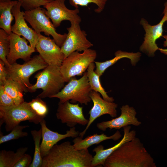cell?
Listing matches in <instances>:
<instances>
[{"instance_id":"cell-1","label":"cell","mask_w":167,"mask_h":167,"mask_svg":"<svg viewBox=\"0 0 167 167\" xmlns=\"http://www.w3.org/2000/svg\"><path fill=\"white\" fill-rule=\"evenodd\" d=\"M104 167H156L153 158L135 137L122 144L106 159Z\"/></svg>"},{"instance_id":"cell-2","label":"cell","mask_w":167,"mask_h":167,"mask_svg":"<svg viewBox=\"0 0 167 167\" xmlns=\"http://www.w3.org/2000/svg\"><path fill=\"white\" fill-rule=\"evenodd\" d=\"M88 149L77 150L69 141L54 145L43 157L41 167H92Z\"/></svg>"},{"instance_id":"cell-3","label":"cell","mask_w":167,"mask_h":167,"mask_svg":"<svg viewBox=\"0 0 167 167\" xmlns=\"http://www.w3.org/2000/svg\"><path fill=\"white\" fill-rule=\"evenodd\" d=\"M36 83L27 89V92H33L38 89L42 92L37 97L41 98H50L64 87L65 80L60 71V66L48 65L35 76Z\"/></svg>"},{"instance_id":"cell-4","label":"cell","mask_w":167,"mask_h":167,"mask_svg":"<svg viewBox=\"0 0 167 167\" xmlns=\"http://www.w3.org/2000/svg\"><path fill=\"white\" fill-rule=\"evenodd\" d=\"M0 126L3 123L7 132L11 131L20 122L28 121L36 124H40L44 118L36 114L29 106L28 102L24 101L19 105H0Z\"/></svg>"},{"instance_id":"cell-5","label":"cell","mask_w":167,"mask_h":167,"mask_svg":"<svg viewBox=\"0 0 167 167\" xmlns=\"http://www.w3.org/2000/svg\"><path fill=\"white\" fill-rule=\"evenodd\" d=\"M92 91L86 71L79 79H77L75 77L71 78L60 91L50 98H58L61 103L71 100L70 102L72 103L78 102L87 105L92 101L90 96Z\"/></svg>"},{"instance_id":"cell-6","label":"cell","mask_w":167,"mask_h":167,"mask_svg":"<svg viewBox=\"0 0 167 167\" xmlns=\"http://www.w3.org/2000/svg\"><path fill=\"white\" fill-rule=\"evenodd\" d=\"M97 56L96 51L90 48L80 53L74 52L64 59L60 66V71L66 82L76 75L82 76L89 65L94 62Z\"/></svg>"},{"instance_id":"cell-7","label":"cell","mask_w":167,"mask_h":167,"mask_svg":"<svg viewBox=\"0 0 167 167\" xmlns=\"http://www.w3.org/2000/svg\"><path fill=\"white\" fill-rule=\"evenodd\" d=\"M45 11V9L41 7L25 11V19L37 34L43 32L46 36L51 35L56 44L61 47L67 34H61L57 32L56 28L46 14Z\"/></svg>"},{"instance_id":"cell-8","label":"cell","mask_w":167,"mask_h":167,"mask_svg":"<svg viewBox=\"0 0 167 167\" xmlns=\"http://www.w3.org/2000/svg\"><path fill=\"white\" fill-rule=\"evenodd\" d=\"M48 65L39 54L36 55L22 64L15 62L6 66L8 77L20 83L27 88L32 85L29 82V78L36 72L44 69Z\"/></svg>"},{"instance_id":"cell-9","label":"cell","mask_w":167,"mask_h":167,"mask_svg":"<svg viewBox=\"0 0 167 167\" xmlns=\"http://www.w3.org/2000/svg\"><path fill=\"white\" fill-rule=\"evenodd\" d=\"M163 13L164 15L161 20L156 25H150L144 18L141 19L140 21V24L143 28L145 34L144 41L140 47V50L149 57H154L155 52L159 50L156 41L163 36V27L164 23L167 20V1L164 4Z\"/></svg>"},{"instance_id":"cell-10","label":"cell","mask_w":167,"mask_h":167,"mask_svg":"<svg viewBox=\"0 0 167 167\" xmlns=\"http://www.w3.org/2000/svg\"><path fill=\"white\" fill-rule=\"evenodd\" d=\"M68 31L66 39L61 47L65 59L72 52L84 51L93 46V45L87 38L86 32L81 30L79 24L71 22Z\"/></svg>"},{"instance_id":"cell-11","label":"cell","mask_w":167,"mask_h":167,"mask_svg":"<svg viewBox=\"0 0 167 167\" xmlns=\"http://www.w3.org/2000/svg\"><path fill=\"white\" fill-rule=\"evenodd\" d=\"M65 0H52L44 7L46 9L45 14L50 19L55 28L59 26L61 22L68 20L70 23L80 24L81 19L78 15V8L74 10L68 8L65 4Z\"/></svg>"},{"instance_id":"cell-12","label":"cell","mask_w":167,"mask_h":167,"mask_svg":"<svg viewBox=\"0 0 167 167\" xmlns=\"http://www.w3.org/2000/svg\"><path fill=\"white\" fill-rule=\"evenodd\" d=\"M38 36L35 47L36 51L48 65L60 66L65 59L61 47L49 36L41 34H39Z\"/></svg>"},{"instance_id":"cell-13","label":"cell","mask_w":167,"mask_h":167,"mask_svg":"<svg viewBox=\"0 0 167 167\" xmlns=\"http://www.w3.org/2000/svg\"><path fill=\"white\" fill-rule=\"evenodd\" d=\"M83 108L79 103L73 104L69 101L59 102L56 113L58 119L62 123H65L70 128L75 127L77 124L87 125L88 119L86 118L83 113Z\"/></svg>"},{"instance_id":"cell-14","label":"cell","mask_w":167,"mask_h":167,"mask_svg":"<svg viewBox=\"0 0 167 167\" xmlns=\"http://www.w3.org/2000/svg\"><path fill=\"white\" fill-rule=\"evenodd\" d=\"M100 94L93 90L90 92V96L93 105L88 113L90 116L88 123L85 129L79 133V136L81 138H83L90 126L98 118L105 114H109L112 118L117 116L118 104L104 100Z\"/></svg>"},{"instance_id":"cell-15","label":"cell","mask_w":167,"mask_h":167,"mask_svg":"<svg viewBox=\"0 0 167 167\" xmlns=\"http://www.w3.org/2000/svg\"><path fill=\"white\" fill-rule=\"evenodd\" d=\"M120 109L121 113L120 116L110 120L97 123L96 126L98 129L105 131L108 128L119 129L128 125L139 126L141 124V122L136 117L137 112L134 108L126 105Z\"/></svg>"},{"instance_id":"cell-16","label":"cell","mask_w":167,"mask_h":167,"mask_svg":"<svg viewBox=\"0 0 167 167\" xmlns=\"http://www.w3.org/2000/svg\"><path fill=\"white\" fill-rule=\"evenodd\" d=\"M21 2L18 1L12 9L15 23L11 27V32L19 36H23L28 41L30 45L35 49L38 40V34L28 25L24 17L25 12L21 11Z\"/></svg>"},{"instance_id":"cell-17","label":"cell","mask_w":167,"mask_h":167,"mask_svg":"<svg viewBox=\"0 0 167 167\" xmlns=\"http://www.w3.org/2000/svg\"><path fill=\"white\" fill-rule=\"evenodd\" d=\"M10 49L7 59L11 64L15 62L17 60L21 59L27 62L31 59L32 53L35 49L28 45L26 39L12 32L9 35Z\"/></svg>"},{"instance_id":"cell-18","label":"cell","mask_w":167,"mask_h":167,"mask_svg":"<svg viewBox=\"0 0 167 167\" xmlns=\"http://www.w3.org/2000/svg\"><path fill=\"white\" fill-rule=\"evenodd\" d=\"M42 129V141L41 143V155L43 158L48 152L49 150L60 140L67 137L75 138L79 134V131L75 130V127L70 128L65 134H61L52 131L47 126L46 121L43 119L40 122Z\"/></svg>"},{"instance_id":"cell-19","label":"cell","mask_w":167,"mask_h":167,"mask_svg":"<svg viewBox=\"0 0 167 167\" xmlns=\"http://www.w3.org/2000/svg\"><path fill=\"white\" fill-rule=\"evenodd\" d=\"M124 135L118 143L110 148L104 149L103 145H100L95 148L93 152H95L91 163L92 167L103 166L106 158L115 150L125 143L130 141L136 137V131L131 130V126L128 125L123 127Z\"/></svg>"},{"instance_id":"cell-20","label":"cell","mask_w":167,"mask_h":167,"mask_svg":"<svg viewBox=\"0 0 167 167\" xmlns=\"http://www.w3.org/2000/svg\"><path fill=\"white\" fill-rule=\"evenodd\" d=\"M122 137L120 132L117 130L112 135L108 136L104 133L98 135L97 133L88 136L83 139L80 137H75L72 141L73 146L77 150L88 149L95 144H98L105 140L112 139L114 141L119 139Z\"/></svg>"},{"instance_id":"cell-21","label":"cell","mask_w":167,"mask_h":167,"mask_svg":"<svg viewBox=\"0 0 167 167\" xmlns=\"http://www.w3.org/2000/svg\"><path fill=\"white\" fill-rule=\"evenodd\" d=\"M114 54L115 57L109 60L103 62H95L96 67L95 71L100 77L107 69L113 65L120 59L123 58H128L130 60L131 64L135 66L140 60L141 55L139 52H128L120 50L116 51Z\"/></svg>"},{"instance_id":"cell-22","label":"cell","mask_w":167,"mask_h":167,"mask_svg":"<svg viewBox=\"0 0 167 167\" xmlns=\"http://www.w3.org/2000/svg\"><path fill=\"white\" fill-rule=\"evenodd\" d=\"M18 2L16 0L0 2V28L9 35L12 32L11 24L14 19L12 9Z\"/></svg>"},{"instance_id":"cell-23","label":"cell","mask_w":167,"mask_h":167,"mask_svg":"<svg viewBox=\"0 0 167 167\" xmlns=\"http://www.w3.org/2000/svg\"><path fill=\"white\" fill-rule=\"evenodd\" d=\"M95 67V64L92 62L89 65L87 69V76L91 89L100 93L104 100L109 102H113L114 98L108 96L101 85L100 81V77L94 71Z\"/></svg>"},{"instance_id":"cell-24","label":"cell","mask_w":167,"mask_h":167,"mask_svg":"<svg viewBox=\"0 0 167 167\" xmlns=\"http://www.w3.org/2000/svg\"><path fill=\"white\" fill-rule=\"evenodd\" d=\"M28 149L26 147L18 148L16 152L2 150L0 151V167H14Z\"/></svg>"},{"instance_id":"cell-25","label":"cell","mask_w":167,"mask_h":167,"mask_svg":"<svg viewBox=\"0 0 167 167\" xmlns=\"http://www.w3.org/2000/svg\"><path fill=\"white\" fill-rule=\"evenodd\" d=\"M3 86L4 90L12 98L15 105L24 101L23 92H26V90L19 82L8 77Z\"/></svg>"},{"instance_id":"cell-26","label":"cell","mask_w":167,"mask_h":167,"mask_svg":"<svg viewBox=\"0 0 167 167\" xmlns=\"http://www.w3.org/2000/svg\"><path fill=\"white\" fill-rule=\"evenodd\" d=\"M31 133L34 141L35 150L32 163L29 167H41L43 158L41 155L40 141L42 139V129L38 131L32 130Z\"/></svg>"},{"instance_id":"cell-27","label":"cell","mask_w":167,"mask_h":167,"mask_svg":"<svg viewBox=\"0 0 167 167\" xmlns=\"http://www.w3.org/2000/svg\"><path fill=\"white\" fill-rule=\"evenodd\" d=\"M9 35L4 30L0 29V59L3 61L6 66L11 64L8 62L7 57L10 49Z\"/></svg>"},{"instance_id":"cell-28","label":"cell","mask_w":167,"mask_h":167,"mask_svg":"<svg viewBox=\"0 0 167 167\" xmlns=\"http://www.w3.org/2000/svg\"><path fill=\"white\" fill-rule=\"evenodd\" d=\"M29 127L28 125H18L14 127L10 133L6 135H3L0 131V144L12 140L16 139L27 136L28 133L23 132V130Z\"/></svg>"},{"instance_id":"cell-29","label":"cell","mask_w":167,"mask_h":167,"mask_svg":"<svg viewBox=\"0 0 167 167\" xmlns=\"http://www.w3.org/2000/svg\"><path fill=\"white\" fill-rule=\"evenodd\" d=\"M34 113L37 115L44 118L47 114L48 109L46 103L40 97H37L28 102Z\"/></svg>"},{"instance_id":"cell-30","label":"cell","mask_w":167,"mask_h":167,"mask_svg":"<svg viewBox=\"0 0 167 167\" xmlns=\"http://www.w3.org/2000/svg\"><path fill=\"white\" fill-rule=\"evenodd\" d=\"M108 0H70V3L75 8H78V6H87L90 3L95 4L97 8L94 11L97 13L101 12L104 10Z\"/></svg>"},{"instance_id":"cell-31","label":"cell","mask_w":167,"mask_h":167,"mask_svg":"<svg viewBox=\"0 0 167 167\" xmlns=\"http://www.w3.org/2000/svg\"><path fill=\"white\" fill-rule=\"evenodd\" d=\"M52 0H18L21 2L22 7L25 11L30 10L44 6Z\"/></svg>"},{"instance_id":"cell-32","label":"cell","mask_w":167,"mask_h":167,"mask_svg":"<svg viewBox=\"0 0 167 167\" xmlns=\"http://www.w3.org/2000/svg\"><path fill=\"white\" fill-rule=\"evenodd\" d=\"M14 104L13 99L6 92L3 86L0 85V105L8 106Z\"/></svg>"},{"instance_id":"cell-33","label":"cell","mask_w":167,"mask_h":167,"mask_svg":"<svg viewBox=\"0 0 167 167\" xmlns=\"http://www.w3.org/2000/svg\"><path fill=\"white\" fill-rule=\"evenodd\" d=\"M32 161L31 156L25 153L15 165L14 167H29Z\"/></svg>"},{"instance_id":"cell-34","label":"cell","mask_w":167,"mask_h":167,"mask_svg":"<svg viewBox=\"0 0 167 167\" xmlns=\"http://www.w3.org/2000/svg\"><path fill=\"white\" fill-rule=\"evenodd\" d=\"M8 78L5 64L0 59V85L3 86Z\"/></svg>"},{"instance_id":"cell-35","label":"cell","mask_w":167,"mask_h":167,"mask_svg":"<svg viewBox=\"0 0 167 167\" xmlns=\"http://www.w3.org/2000/svg\"><path fill=\"white\" fill-rule=\"evenodd\" d=\"M162 36L165 39V41L164 42L163 46L164 47H166L167 46V35H164Z\"/></svg>"},{"instance_id":"cell-36","label":"cell","mask_w":167,"mask_h":167,"mask_svg":"<svg viewBox=\"0 0 167 167\" xmlns=\"http://www.w3.org/2000/svg\"><path fill=\"white\" fill-rule=\"evenodd\" d=\"M159 50L160 52L165 55H167V49H163L162 48H159Z\"/></svg>"},{"instance_id":"cell-37","label":"cell","mask_w":167,"mask_h":167,"mask_svg":"<svg viewBox=\"0 0 167 167\" xmlns=\"http://www.w3.org/2000/svg\"><path fill=\"white\" fill-rule=\"evenodd\" d=\"M11 0H0V2H6L8 1H11Z\"/></svg>"},{"instance_id":"cell-38","label":"cell","mask_w":167,"mask_h":167,"mask_svg":"<svg viewBox=\"0 0 167 167\" xmlns=\"http://www.w3.org/2000/svg\"><path fill=\"white\" fill-rule=\"evenodd\" d=\"M16 0V1H18V0Z\"/></svg>"},{"instance_id":"cell-39","label":"cell","mask_w":167,"mask_h":167,"mask_svg":"<svg viewBox=\"0 0 167 167\" xmlns=\"http://www.w3.org/2000/svg\"><path fill=\"white\" fill-rule=\"evenodd\" d=\"M166 22H167V20L166 21Z\"/></svg>"}]
</instances>
